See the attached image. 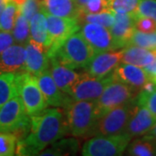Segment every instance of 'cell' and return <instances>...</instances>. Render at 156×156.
<instances>
[{"mask_svg":"<svg viewBox=\"0 0 156 156\" xmlns=\"http://www.w3.org/2000/svg\"><path fill=\"white\" fill-rule=\"evenodd\" d=\"M69 133L64 112L56 108H45L30 116V133L17 140V154L37 155L52 143Z\"/></svg>","mask_w":156,"mask_h":156,"instance_id":"6da1fadb","label":"cell"},{"mask_svg":"<svg viewBox=\"0 0 156 156\" xmlns=\"http://www.w3.org/2000/svg\"><path fill=\"white\" fill-rule=\"evenodd\" d=\"M69 134L75 137H89L97 121L95 101L75 100L69 95L63 105Z\"/></svg>","mask_w":156,"mask_h":156,"instance_id":"7a4b0ae2","label":"cell"},{"mask_svg":"<svg viewBox=\"0 0 156 156\" xmlns=\"http://www.w3.org/2000/svg\"><path fill=\"white\" fill-rule=\"evenodd\" d=\"M95 55L92 47L77 31L69 37L50 58L55 57L65 67L76 69H85Z\"/></svg>","mask_w":156,"mask_h":156,"instance_id":"3957f363","label":"cell"},{"mask_svg":"<svg viewBox=\"0 0 156 156\" xmlns=\"http://www.w3.org/2000/svg\"><path fill=\"white\" fill-rule=\"evenodd\" d=\"M22 98L17 95L8 101L0 108V133L24 135L30 128L29 118Z\"/></svg>","mask_w":156,"mask_h":156,"instance_id":"277c9868","label":"cell"},{"mask_svg":"<svg viewBox=\"0 0 156 156\" xmlns=\"http://www.w3.org/2000/svg\"><path fill=\"white\" fill-rule=\"evenodd\" d=\"M131 140L127 133L109 135H95L83 146L84 156H118L126 151Z\"/></svg>","mask_w":156,"mask_h":156,"instance_id":"5b68a950","label":"cell"},{"mask_svg":"<svg viewBox=\"0 0 156 156\" xmlns=\"http://www.w3.org/2000/svg\"><path fill=\"white\" fill-rule=\"evenodd\" d=\"M138 91L120 81L113 80L107 85L100 97L95 101V111L99 119L107 112L126 104L135 98ZM97 119V120H98Z\"/></svg>","mask_w":156,"mask_h":156,"instance_id":"8992f818","label":"cell"},{"mask_svg":"<svg viewBox=\"0 0 156 156\" xmlns=\"http://www.w3.org/2000/svg\"><path fill=\"white\" fill-rule=\"evenodd\" d=\"M134 104V99L107 112L96 121L91 136L125 133Z\"/></svg>","mask_w":156,"mask_h":156,"instance_id":"52a82bcc","label":"cell"},{"mask_svg":"<svg viewBox=\"0 0 156 156\" xmlns=\"http://www.w3.org/2000/svg\"><path fill=\"white\" fill-rule=\"evenodd\" d=\"M17 87L19 96L30 117L47 108L48 104L35 76L26 71L17 73Z\"/></svg>","mask_w":156,"mask_h":156,"instance_id":"ba28073f","label":"cell"},{"mask_svg":"<svg viewBox=\"0 0 156 156\" xmlns=\"http://www.w3.org/2000/svg\"><path fill=\"white\" fill-rule=\"evenodd\" d=\"M44 14L48 32L52 41L51 47L48 50V56L50 57L69 37L79 31L81 25L77 17H56L45 12Z\"/></svg>","mask_w":156,"mask_h":156,"instance_id":"9c48e42d","label":"cell"},{"mask_svg":"<svg viewBox=\"0 0 156 156\" xmlns=\"http://www.w3.org/2000/svg\"><path fill=\"white\" fill-rule=\"evenodd\" d=\"M114 80L113 76L96 78L85 72L72 86L68 95L75 100L96 101L102 94L107 85Z\"/></svg>","mask_w":156,"mask_h":156,"instance_id":"30bf717a","label":"cell"},{"mask_svg":"<svg viewBox=\"0 0 156 156\" xmlns=\"http://www.w3.org/2000/svg\"><path fill=\"white\" fill-rule=\"evenodd\" d=\"M79 30L95 54L117 50L109 29L93 23H83Z\"/></svg>","mask_w":156,"mask_h":156,"instance_id":"8fae6325","label":"cell"},{"mask_svg":"<svg viewBox=\"0 0 156 156\" xmlns=\"http://www.w3.org/2000/svg\"><path fill=\"white\" fill-rule=\"evenodd\" d=\"M122 50H108L97 53L84 70L94 77H106L112 75L115 68L122 62Z\"/></svg>","mask_w":156,"mask_h":156,"instance_id":"7c38bea8","label":"cell"},{"mask_svg":"<svg viewBox=\"0 0 156 156\" xmlns=\"http://www.w3.org/2000/svg\"><path fill=\"white\" fill-rule=\"evenodd\" d=\"M50 64L48 50L30 38L25 44V71L37 76L49 69Z\"/></svg>","mask_w":156,"mask_h":156,"instance_id":"4fadbf2b","label":"cell"},{"mask_svg":"<svg viewBox=\"0 0 156 156\" xmlns=\"http://www.w3.org/2000/svg\"><path fill=\"white\" fill-rule=\"evenodd\" d=\"M155 122L156 119L149 110L145 106L136 103L134 100L125 133L129 134L131 138L144 135L154 127Z\"/></svg>","mask_w":156,"mask_h":156,"instance_id":"5bb4252c","label":"cell"},{"mask_svg":"<svg viewBox=\"0 0 156 156\" xmlns=\"http://www.w3.org/2000/svg\"><path fill=\"white\" fill-rule=\"evenodd\" d=\"M115 80L120 81L123 83L128 84V86L139 92L143 85L151 80L148 74L141 67L121 62L112 73Z\"/></svg>","mask_w":156,"mask_h":156,"instance_id":"9a60e30c","label":"cell"},{"mask_svg":"<svg viewBox=\"0 0 156 156\" xmlns=\"http://www.w3.org/2000/svg\"><path fill=\"white\" fill-rule=\"evenodd\" d=\"M115 14V23L109 29L117 49H123L128 45V42L135 30V17L133 14Z\"/></svg>","mask_w":156,"mask_h":156,"instance_id":"2e32d148","label":"cell"},{"mask_svg":"<svg viewBox=\"0 0 156 156\" xmlns=\"http://www.w3.org/2000/svg\"><path fill=\"white\" fill-rule=\"evenodd\" d=\"M36 77L48 106L56 107V108L63 107L69 95L62 92L57 87L50 74V69L45 70L44 72L41 73Z\"/></svg>","mask_w":156,"mask_h":156,"instance_id":"e0dca14e","label":"cell"},{"mask_svg":"<svg viewBox=\"0 0 156 156\" xmlns=\"http://www.w3.org/2000/svg\"><path fill=\"white\" fill-rule=\"evenodd\" d=\"M0 72H25V45L14 44L1 54Z\"/></svg>","mask_w":156,"mask_h":156,"instance_id":"ac0fdd59","label":"cell"},{"mask_svg":"<svg viewBox=\"0 0 156 156\" xmlns=\"http://www.w3.org/2000/svg\"><path fill=\"white\" fill-rule=\"evenodd\" d=\"M50 60V71L55 83L62 92L69 94L73 85L82 76V74L74 71L72 69L65 67L55 57H51Z\"/></svg>","mask_w":156,"mask_h":156,"instance_id":"d6986e66","label":"cell"},{"mask_svg":"<svg viewBox=\"0 0 156 156\" xmlns=\"http://www.w3.org/2000/svg\"><path fill=\"white\" fill-rule=\"evenodd\" d=\"M41 11L56 17L77 18L80 12L75 0H42Z\"/></svg>","mask_w":156,"mask_h":156,"instance_id":"ffe728a7","label":"cell"},{"mask_svg":"<svg viewBox=\"0 0 156 156\" xmlns=\"http://www.w3.org/2000/svg\"><path fill=\"white\" fill-rule=\"evenodd\" d=\"M154 50H147L134 45H128L122 49V62L144 68L154 61Z\"/></svg>","mask_w":156,"mask_h":156,"instance_id":"44dd1931","label":"cell"},{"mask_svg":"<svg viewBox=\"0 0 156 156\" xmlns=\"http://www.w3.org/2000/svg\"><path fill=\"white\" fill-rule=\"evenodd\" d=\"M30 38L44 46L47 50H50L52 41L48 32L44 12L43 11H38L30 21Z\"/></svg>","mask_w":156,"mask_h":156,"instance_id":"7402d4cb","label":"cell"},{"mask_svg":"<svg viewBox=\"0 0 156 156\" xmlns=\"http://www.w3.org/2000/svg\"><path fill=\"white\" fill-rule=\"evenodd\" d=\"M17 95V73L0 72V108Z\"/></svg>","mask_w":156,"mask_h":156,"instance_id":"603a6c76","label":"cell"},{"mask_svg":"<svg viewBox=\"0 0 156 156\" xmlns=\"http://www.w3.org/2000/svg\"><path fill=\"white\" fill-rule=\"evenodd\" d=\"M79 149V141L76 138L60 139L52 143L48 149L41 152V155L67 156L74 155Z\"/></svg>","mask_w":156,"mask_h":156,"instance_id":"cb8c5ba5","label":"cell"},{"mask_svg":"<svg viewBox=\"0 0 156 156\" xmlns=\"http://www.w3.org/2000/svg\"><path fill=\"white\" fill-rule=\"evenodd\" d=\"M127 154L133 156L156 155V142L146 137L134 140L127 147Z\"/></svg>","mask_w":156,"mask_h":156,"instance_id":"d4e9b609","label":"cell"},{"mask_svg":"<svg viewBox=\"0 0 156 156\" xmlns=\"http://www.w3.org/2000/svg\"><path fill=\"white\" fill-rule=\"evenodd\" d=\"M20 13L21 7L9 0L0 17V30L12 32L17 17Z\"/></svg>","mask_w":156,"mask_h":156,"instance_id":"484cf974","label":"cell"},{"mask_svg":"<svg viewBox=\"0 0 156 156\" xmlns=\"http://www.w3.org/2000/svg\"><path fill=\"white\" fill-rule=\"evenodd\" d=\"M79 22L93 23L100 24L108 29H110L115 23V14L111 10L102 11L96 14H83L79 13L78 15Z\"/></svg>","mask_w":156,"mask_h":156,"instance_id":"4316f807","label":"cell"},{"mask_svg":"<svg viewBox=\"0 0 156 156\" xmlns=\"http://www.w3.org/2000/svg\"><path fill=\"white\" fill-rule=\"evenodd\" d=\"M12 35L15 39V43L19 44L25 45L30 38V21L22 13L17 17L15 26L12 30Z\"/></svg>","mask_w":156,"mask_h":156,"instance_id":"83f0119b","label":"cell"},{"mask_svg":"<svg viewBox=\"0 0 156 156\" xmlns=\"http://www.w3.org/2000/svg\"><path fill=\"white\" fill-rule=\"evenodd\" d=\"M128 45H134L147 50H156V32L144 33L135 29L128 42Z\"/></svg>","mask_w":156,"mask_h":156,"instance_id":"f1b7e54d","label":"cell"},{"mask_svg":"<svg viewBox=\"0 0 156 156\" xmlns=\"http://www.w3.org/2000/svg\"><path fill=\"white\" fill-rule=\"evenodd\" d=\"M140 0H108L109 9L117 13H128L134 15Z\"/></svg>","mask_w":156,"mask_h":156,"instance_id":"f546056e","label":"cell"},{"mask_svg":"<svg viewBox=\"0 0 156 156\" xmlns=\"http://www.w3.org/2000/svg\"><path fill=\"white\" fill-rule=\"evenodd\" d=\"M17 138L13 133H0V156L15 154Z\"/></svg>","mask_w":156,"mask_h":156,"instance_id":"4dcf8cb0","label":"cell"},{"mask_svg":"<svg viewBox=\"0 0 156 156\" xmlns=\"http://www.w3.org/2000/svg\"><path fill=\"white\" fill-rule=\"evenodd\" d=\"M134 100L136 103L145 106L156 119V89L150 94L139 91Z\"/></svg>","mask_w":156,"mask_h":156,"instance_id":"1f68e13d","label":"cell"},{"mask_svg":"<svg viewBox=\"0 0 156 156\" xmlns=\"http://www.w3.org/2000/svg\"><path fill=\"white\" fill-rule=\"evenodd\" d=\"M134 17H150L156 21V0H140Z\"/></svg>","mask_w":156,"mask_h":156,"instance_id":"d6a6232c","label":"cell"},{"mask_svg":"<svg viewBox=\"0 0 156 156\" xmlns=\"http://www.w3.org/2000/svg\"><path fill=\"white\" fill-rule=\"evenodd\" d=\"M108 10H110L108 0H89L83 8L80 9L79 13L96 14Z\"/></svg>","mask_w":156,"mask_h":156,"instance_id":"836d02e7","label":"cell"},{"mask_svg":"<svg viewBox=\"0 0 156 156\" xmlns=\"http://www.w3.org/2000/svg\"><path fill=\"white\" fill-rule=\"evenodd\" d=\"M135 29L144 33L156 32V21L150 17H139L135 18Z\"/></svg>","mask_w":156,"mask_h":156,"instance_id":"e575fe53","label":"cell"},{"mask_svg":"<svg viewBox=\"0 0 156 156\" xmlns=\"http://www.w3.org/2000/svg\"><path fill=\"white\" fill-rule=\"evenodd\" d=\"M41 11V2L38 0H25L21 7V13L28 19L29 21Z\"/></svg>","mask_w":156,"mask_h":156,"instance_id":"d590c367","label":"cell"},{"mask_svg":"<svg viewBox=\"0 0 156 156\" xmlns=\"http://www.w3.org/2000/svg\"><path fill=\"white\" fill-rule=\"evenodd\" d=\"M15 44V39L11 32L0 30V56L11 45Z\"/></svg>","mask_w":156,"mask_h":156,"instance_id":"8d00e7d4","label":"cell"},{"mask_svg":"<svg viewBox=\"0 0 156 156\" xmlns=\"http://www.w3.org/2000/svg\"><path fill=\"white\" fill-rule=\"evenodd\" d=\"M155 51V50H154ZM145 69V71L148 76H150L151 80H154L156 79V51H155V57L154 59V61L152 62L151 63H149L148 65H147L143 68Z\"/></svg>","mask_w":156,"mask_h":156,"instance_id":"74e56055","label":"cell"},{"mask_svg":"<svg viewBox=\"0 0 156 156\" xmlns=\"http://www.w3.org/2000/svg\"><path fill=\"white\" fill-rule=\"evenodd\" d=\"M144 137L147 138V139L152 140H154V141L156 142V122L154 125V127L151 128L150 130L145 134Z\"/></svg>","mask_w":156,"mask_h":156,"instance_id":"f35d334b","label":"cell"},{"mask_svg":"<svg viewBox=\"0 0 156 156\" xmlns=\"http://www.w3.org/2000/svg\"><path fill=\"white\" fill-rule=\"evenodd\" d=\"M89 0H75V2H76V5L78 6V8H79V10L81 9V8H83L88 2H89Z\"/></svg>","mask_w":156,"mask_h":156,"instance_id":"ab89813d","label":"cell"},{"mask_svg":"<svg viewBox=\"0 0 156 156\" xmlns=\"http://www.w3.org/2000/svg\"><path fill=\"white\" fill-rule=\"evenodd\" d=\"M8 1H9V0H0V17H1L2 12L5 10L6 5H7V3H8Z\"/></svg>","mask_w":156,"mask_h":156,"instance_id":"60d3db41","label":"cell"},{"mask_svg":"<svg viewBox=\"0 0 156 156\" xmlns=\"http://www.w3.org/2000/svg\"><path fill=\"white\" fill-rule=\"evenodd\" d=\"M153 81H154V83H156V79H154V80H153Z\"/></svg>","mask_w":156,"mask_h":156,"instance_id":"b9f144b4","label":"cell"}]
</instances>
